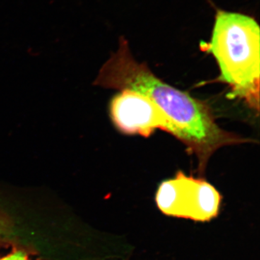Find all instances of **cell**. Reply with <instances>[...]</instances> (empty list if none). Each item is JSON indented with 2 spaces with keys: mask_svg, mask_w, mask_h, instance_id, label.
<instances>
[{
  "mask_svg": "<svg viewBox=\"0 0 260 260\" xmlns=\"http://www.w3.org/2000/svg\"><path fill=\"white\" fill-rule=\"evenodd\" d=\"M95 83L116 90L129 89L150 98L180 129L181 142L196 156L201 174L218 149L250 141L221 129L208 105L166 83L146 64L135 60L125 39H121Z\"/></svg>",
  "mask_w": 260,
  "mask_h": 260,
  "instance_id": "1",
  "label": "cell"
},
{
  "mask_svg": "<svg viewBox=\"0 0 260 260\" xmlns=\"http://www.w3.org/2000/svg\"><path fill=\"white\" fill-rule=\"evenodd\" d=\"M0 260H29L28 256L22 251H15L9 255L2 258Z\"/></svg>",
  "mask_w": 260,
  "mask_h": 260,
  "instance_id": "5",
  "label": "cell"
},
{
  "mask_svg": "<svg viewBox=\"0 0 260 260\" xmlns=\"http://www.w3.org/2000/svg\"><path fill=\"white\" fill-rule=\"evenodd\" d=\"M202 50L214 56L219 80L231 88L230 96L242 99L259 112L260 28L254 18L242 13L218 10L209 42Z\"/></svg>",
  "mask_w": 260,
  "mask_h": 260,
  "instance_id": "2",
  "label": "cell"
},
{
  "mask_svg": "<svg viewBox=\"0 0 260 260\" xmlns=\"http://www.w3.org/2000/svg\"><path fill=\"white\" fill-rule=\"evenodd\" d=\"M221 202L215 186L181 172L162 181L155 194L157 208L164 215L202 223L218 217Z\"/></svg>",
  "mask_w": 260,
  "mask_h": 260,
  "instance_id": "3",
  "label": "cell"
},
{
  "mask_svg": "<svg viewBox=\"0 0 260 260\" xmlns=\"http://www.w3.org/2000/svg\"><path fill=\"white\" fill-rule=\"evenodd\" d=\"M110 116L121 133L148 138L157 129L181 140L180 129L150 98L129 89L121 90L113 98Z\"/></svg>",
  "mask_w": 260,
  "mask_h": 260,
  "instance_id": "4",
  "label": "cell"
}]
</instances>
